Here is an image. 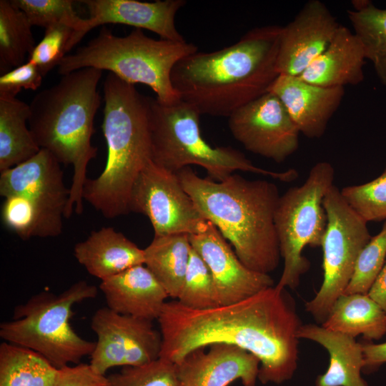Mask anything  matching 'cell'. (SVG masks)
Listing matches in <instances>:
<instances>
[{"label": "cell", "instance_id": "1", "mask_svg": "<svg viewBox=\"0 0 386 386\" xmlns=\"http://www.w3.org/2000/svg\"><path fill=\"white\" fill-rule=\"evenodd\" d=\"M159 358L177 364L189 352L214 344L241 348L259 361L258 380L280 385L298 367L302 325L292 297L275 285L235 303L194 310L167 302L157 320Z\"/></svg>", "mask_w": 386, "mask_h": 386}, {"label": "cell", "instance_id": "2", "mask_svg": "<svg viewBox=\"0 0 386 386\" xmlns=\"http://www.w3.org/2000/svg\"><path fill=\"white\" fill-rule=\"evenodd\" d=\"M281 29L257 27L229 46L212 52L197 51L182 59L171 76L179 99L201 115L229 117L267 92L279 75Z\"/></svg>", "mask_w": 386, "mask_h": 386}, {"label": "cell", "instance_id": "3", "mask_svg": "<svg viewBox=\"0 0 386 386\" xmlns=\"http://www.w3.org/2000/svg\"><path fill=\"white\" fill-rule=\"evenodd\" d=\"M202 215L228 240L249 269L268 274L281 257L274 215L275 184L232 174L222 181L199 177L189 167L176 172Z\"/></svg>", "mask_w": 386, "mask_h": 386}, {"label": "cell", "instance_id": "4", "mask_svg": "<svg viewBox=\"0 0 386 386\" xmlns=\"http://www.w3.org/2000/svg\"><path fill=\"white\" fill-rule=\"evenodd\" d=\"M100 69L88 67L62 75L54 86L39 91L29 104V128L41 149L74 169L64 217L84 211L86 169L97 148L91 143L94 120L100 106L97 90Z\"/></svg>", "mask_w": 386, "mask_h": 386}, {"label": "cell", "instance_id": "5", "mask_svg": "<svg viewBox=\"0 0 386 386\" xmlns=\"http://www.w3.org/2000/svg\"><path fill=\"white\" fill-rule=\"evenodd\" d=\"M102 131L107 158L102 172L86 179L83 199L106 218L129 212L133 185L152 159L150 98L112 73L103 85Z\"/></svg>", "mask_w": 386, "mask_h": 386}, {"label": "cell", "instance_id": "6", "mask_svg": "<svg viewBox=\"0 0 386 386\" xmlns=\"http://www.w3.org/2000/svg\"><path fill=\"white\" fill-rule=\"evenodd\" d=\"M197 51L192 43L156 40L140 29L117 36L103 26L87 44L62 59L58 73L65 75L88 67L107 70L129 84L148 86L159 102L171 104L180 99L172 82V70L182 59Z\"/></svg>", "mask_w": 386, "mask_h": 386}, {"label": "cell", "instance_id": "7", "mask_svg": "<svg viewBox=\"0 0 386 386\" xmlns=\"http://www.w3.org/2000/svg\"><path fill=\"white\" fill-rule=\"evenodd\" d=\"M199 112L179 99L164 104L150 98L152 159L172 172L197 165L209 178L222 181L234 171L260 174L284 182L298 177V172L289 169L274 172L257 167L239 151L229 147H212L202 137Z\"/></svg>", "mask_w": 386, "mask_h": 386}, {"label": "cell", "instance_id": "8", "mask_svg": "<svg viewBox=\"0 0 386 386\" xmlns=\"http://www.w3.org/2000/svg\"><path fill=\"white\" fill-rule=\"evenodd\" d=\"M97 288L80 280L59 295L42 291L14 308L12 320L1 323L4 342L36 352L55 367L79 364L91 355L95 342L79 336L69 320L73 306L97 295Z\"/></svg>", "mask_w": 386, "mask_h": 386}, {"label": "cell", "instance_id": "9", "mask_svg": "<svg viewBox=\"0 0 386 386\" xmlns=\"http://www.w3.org/2000/svg\"><path fill=\"white\" fill-rule=\"evenodd\" d=\"M335 170L327 162H319L310 169L303 184L288 189L280 196L274 215L283 270L279 289H295L310 269L302 255L306 246L321 247L327 227L323 199L334 184Z\"/></svg>", "mask_w": 386, "mask_h": 386}, {"label": "cell", "instance_id": "10", "mask_svg": "<svg viewBox=\"0 0 386 386\" xmlns=\"http://www.w3.org/2000/svg\"><path fill=\"white\" fill-rule=\"evenodd\" d=\"M322 204L327 215L321 245L323 280L315 296L305 303V310L320 325L344 293L358 255L372 237L367 222L347 202L335 184L327 190Z\"/></svg>", "mask_w": 386, "mask_h": 386}, {"label": "cell", "instance_id": "11", "mask_svg": "<svg viewBox=\"0 0 386 386\" xmlns=\"http://www.w3.org/2000/svg\"><path fill=\"white\" fill-rule=\"evenodd\" d=\"M129 209L145 215L154 236L194 234L208 221L202 215L175 172L149 161L132 189Z\"/></svg>", "mask_w": 386, "mask_h": 386}, {"label": "cell", "instance_id": "12", "mask_svg": "<svg viewBox=\"0 0 386 386\" xmlns=\"http://www.w3.org/2000/svg\"><path fill=\"white\" fill-rule=\"evenodd\" d=\"M91 327L97 336L90 366L101 375L114 367L139 366L159 358L162 337L152 321L119 314L109 307L95 312Z\"/></svg>", "mask_w": 386, "mask_h": 386}, {"label": "cell", "instance_id": "13", "mask_svg": "<svg viewBox=\"0 0 386 386\" xmlns=\"http://www.w3.org/2000/svg\"><path fill=\"white\" fill-rule=\"evenodd\" d=\"M228 124L244 147L277 163L299 147L300 131L281 100L266 92L232 113Z\"/></svg>", "mask_w": 386, "mask_h": 386}, {"label": "cell", "instance_id": "14", "mask_svg": "<svg viewBox=\"0 0 386 386\" xmlns=\"http://www.w3.org/2000/svg\"><path fill=\"white\" fill-rule=\"evenodd\" d=\"M21 194L39 210L46 237L62 232L69 189L64 185L60 163L48 150L41 149L29 159L0 175V195Z\"/></svg>", "mask_w": 386, "mask_h": 386}, {"label": "cell", "instance_id": "15", "mask_svg": "<svg viewBox=\"0 0 386 386\" xmlns=\"http://www.w3.org/2000/svg\"><path fill=\"white\" fill-rule=\"evenodd\" d=\"M340 24L319 0L308 1L285 26H282L276 70L299 76L330 45Z\"/></svg>", "mask_w": 386, "mask_h": 386}, {"label": "cell", "instance_id": "16", "mask_svg": "<svg viewBox=\"0 0 386 386\" xmlns=\"http://www.w3.org/2000/svg\"><path fill=\"white\" fill-rule=\"evenodd\" d=\"M189 240L212 273L220 305L235 303L274 286L268 274L252 271L239 260L211 222L202 232L190 234Z\"/></svg>", "mask_w": 386, "mask_h": 386}, {"label": "cell", "instance_id": "17", "mask_svg": "<svg viewBox=\"0 0 386 386\" xmlns=\"http://www.w3.org/2000/svg\"><path fill=\"white\" fill-rule=\"evenodd\" d=\"M89 17L84 19L81 31L70 41V50L92 29L107 24H120L144 29L159 35L161 39L185 41L175 25L177 11L186 4L183 0H83Z\"/></svg>", "mask_w": 386, "mask_h": 386}, {"label": "cell", "instance_id": "18", "mask_svg": "<svg viewBox=\"0 0 386 386\" xmlns=\"http://www.w3.org/2000/svg\"><path fill=\"white\" fill-rule=\"evenodd\" d=\"M187 354L175 364L178 386H229L239 380L242 386H255L259 361L241 348L214 344Z\"/></svg>", "mask_w": 386, "mask_h": 386}, {"label": "cell", "instance_id": "19", "mask_svg": "<svg viewBox=\"0 0 386 386\" xmlns=\"http://www.w3.org/2000/svg\"><path fill=\"white\" fill-rule=\"evenodd\" d=\"M267 91L281 100L300 132L310 139L324 135L345 95L344 87L317 86L283 74L278 75Z\"/></svg>", "mask_w": 386, "mask_h": 386}, {"label": "cell", "instance_id": "20", "mask_svg": "<svg viewBox=\"0 0 386 386\" xmlns=\"http://www.w3.org/2000/svg\"><path fill=\"white\" fill-rule=\"evenodd\" d=\"M99 288L110 310L150 321L158 320L169 297L144 264L101 281Z\"/></svg>", "mask_w": 386, "mask_h": 386}, {"label": "cell", "instance_id": "21", "mask_svg": "<svg viewBox=\"0 0 386 386\" xmlns=\"http://www.w3.org/2000/svg\"><path fill=\"white\" fill-rule=\"evenodd\" d=\"M365 59L358 38L346 26L340 25L327 48L299 77L324 87L357 85L364 79Z\"/></svg>", "mask_w": 386, "mask_h": 386}, {"label": "cell", "instance_id": "22", "mask_svg": "<svg viewBox=\"0 0 386 386\" xmlns=\"http://www.w3.org/2000/svg\"><path fill=\"white\" fill-rule=\"evenodd\" d=\"M74 253L78 262L101 281L144 264V249L111 227L91 232L75 244Z\"/></svg>", "mask_w": 386, "mask_h": 386}, {"label": "cell", "instance_id": "23", "mask_svg": "<svg viewBox=\"0 0 386 386\" xmlns=\"http://www.w3.org/2000/svg\"><path fill=\"white\" fill-rule=\"evenodd\" d=\"M297 337L317 342L328 352V367L317 377L314 386H368L361 375L362 345L354 337L312 323L302 325Z\"/></svg>", "mask_w": 386, "mask_h": 386}, {"label": "cell", "instance_id": "24", "mask_svg": "<svg viewBox=\"0 0 386 386\" xmlns=\"http://www.w3.org/2000/svg\"><path fill=\"white\" fill-rule=\"evenodd\" d=\"M321 325L354 338L362 335L377 340L386 334V312L367 294H342Z\"/></svg>", "mask_w": 386, "mask_h": 386}, {"label": "cell", "instance_id": "25", "mask_svg": "<svg viewBox=\"0 0 386 386\" xmlns=\"http://www.w3.org/2000/svg\"><path fill=\"white\" fill-rule=\"evenodd\" d=\"M192 245L189 235L176 234L154 236L144 249V264L166 290L177 299L187 270Z\"/></svg>", "mask_w": 386, "mask_h": 386}, {"label": "cell", "instance_id": "26", "mask_svg": "<svg viewBox=\"0 0 386 386\" xmlns=\"http://www.w3.org/2000/svg\"><path fill=\"white\" fill-rule=\"evenodd\" d=\"M29 104L16 97H0V172L34 157L41 148L26 126Z\"/></svg>", "mask_w": 386, "mask_h": 386}, {"label": "cell", "instance_id": "27", "mask_svg": "<svg viewBox=\"0 0 386 386\" xmlns=\"http://www.w3.org/2000/svg\"><path fill=\"white\" fill-rule=\"evenodd\" d=\"M59 369L29 349L0 345V386H54Z\"/></svg>", "mask_w": 386, "mask_h": 386}, {"label": "cell", "instance_id": "28", "mask_svg": "<svg viewBox=\"0 0 386 386\" xmlns=\"http://www.w3.org/2000/svg\"><path fill=\"white\" fill-rule=\"evenodd\" d=\"M30 24L11 0L0 1V71L3 74L24 64L35 45Z\"/></svg>", "mask_w": 386, "mask_h": 386}, {"label": "cell", "instance_id": "29", "mask_svg": "<svg viewBox=\"0 0 386 386\" xmlns=\"http://www.w3.org/2000/svg\"><path fill=\"white\" fill-rule=\"evenodd\" d=\"M347 16L363 47L366 59L372 61L381 83L386 85V9L375 7L370 1Z\"/></svg>", "mask_w": 386, "mask_h": 386}, {"label": "cell", "instance_id": "30", "mask_svg": "<svg viewBox=\"0 0 386 386\" xmlns=\"http://www.w3.org/2000/svg\"><path fill=\"white\" fill-rule=\"evenodd\" d=\"M176 300L194 310L210 309L220 305L212 273L192 247L182 287Z\"/></svg>", "mask_w": 386, "mask_h": 386}, {"label": "cell", "instance_id": "31", "mask_svg": "<svg viewBox=\"0 0 386 386\" xmlns=\"http://www.w3.org/2000/svg\"><path fill=\"white\" fill-rule=\"evenodd\" d=\"M11 1L25 13L32 26H38L46 29L55 24L68 25L74 29L71 40L83 29L84 19L76 14L74 8V1L11 0Z\"/></svg>", "mask_w": 386, "mask_h": 386}, {"label": "cell", "instance_id": "32", "mask_svg": "<svg viewBox=\"0 0 386 386\" xmlns=\"http://www.w3.org/2000/svg\"><path fill=\"white\" fill-rule=\"evenodd\" d=\"M386 258V220L380 232L372 237L357 259L353 274L343 294H367Z\"/></svg>", "mask_w": 386, "mask_h": 386}, {"label": "cell", "instance_id": "33", "mask_svg": "<svg viewBox=\"0 0 386 386\" xmlns=\"http://www.w3.org/2000/svg\"><path fill=\"white\" fill-rule=\"evenodd\" d=\"M340 191L347 202L367 222L386 220V167L377 178L346 186Z\"/></svg>", "mask_w": 386, "mask_h": 386}, {"label": "cell", "instance_id": "34", "mask_svg": "<svg viewBox=\"0 0 386 386\" xmlns=\"http://www.w3.org/2000/svg\"><path fill=\"white\" fill-rule=\"evenodd\" d=\"M1 214L4 225L20 238H45L40 212L27 197L17 194L5 197Z\"/></svg>", "mask_w": 386, "mask_h": 386}, {"label": "cell", "instance_id": "35", "mask_svg": "<svg viewBox=\"0 0 386 386\" xmlns=\"http://www.w3.org/2000/svg\"><path fill=\"white\" fill-rule=\"evenodd\" d=\"M107 377L111 386H178L177 365L162 358L139 366L124 367Z\"/></svg>", "mask_w": 386, "mask_h": 386}, {"label": "cell", "instance_id": "36", "mask_svg": "<svg viewBox=\"0 0 386 386\" xmlns=\"http://www.w3.org/2000/svg\"><path fill=\"white\" fill-rule=\"evenodd\" d=\"M74 29L66 24H55L45 29L42 39L28 57L45 76L54 67L58 66L69 51V41Z\"/></svg>", "mask_w": 386, "mask_h": 386}, {"label": "cell", "instance_id": "37", "mask_svg": "<svg viewBox=\"0 0 386 386\" xmlns=\"http://www.w3.org/2000/svg\"><path fill=\"white\" fill-rule=\"evenodd\" d=\"M44 77L37 66L27 61L0 76V97H16L22 89L37 90Z\"/></svg>", "mask_w": 386, "mask_h": 386}, {"label": "cell", "instance_id": "38", "mask_svg": "<svg viewBox=\"0 0 386 386\" xmlns=\"http://www.w3.org/2000/svg\"><path fill=\"white\" fill-rule=\"evenodd\" d=\"M54 386H111L104 375L95 372L89 364L79 363L59 369Z\"/></svg>", "mask_w": 386, "mask_h": 386}, {"label": "cell", "instance_id": "39", "mask_svg": "<svg viewBox=\"0 0 386 386\" xmlns=\"http://www.w3.org/2000/svg\"><path fill=\"white\" fill-rule=\"evenodd\" d=\"M364 356L363 372H372L386 363V342L362 343Z\"/></svg>", "mask_w": 386, "mask_h": 386}, {"label": "cell", "instance_id": "40", "mask_svg": "<svg viewBox=\"0 0 386 386\" xmlns=\"http://www.w3.org/2000/svg\"><path fill=\"white\" fill-rule=\"evenodd\" d=\"M367 295L386 312V262Z\"/></svg>", "mask_w": 386, "mask_h": 386}]
</instances>
